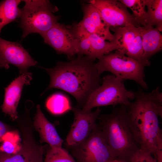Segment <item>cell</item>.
Returning a JSON list of instances; mask_svg holds the SVG:
<instances>
[{
	"mask_svg": "<svg viewBox=\"0 0 162 162\" xmlns=\"http://www.w3.org/2000/svg\"><path fill=\"white\" fill-rule=\"evenodd\" d=\"M2 68L8 69L9 68V65L6 63L0 57V68Z\"/></svg>",
	"mask_w": 162,
	"mask_h": 162,
	"instance_id": "cell-26",
	"label": "cell"
},
{
	"mask_svg": "<svg viewBox=\"0 0 162 162\" xmlns=\"http://www.w3.org/2000/svg\"><path fill=\"white\" fill-rule=\"evenodd\" d=\"M46 106L51 113L55 115L62 114L72 109L68 99L59 93L50 96L46 101Z\"/></svg>",
	"mask_w": 162,
	"mask_h": 162,
	"instance_id": "cell-20",
	"label": "cell"
},
{
	"mask_svg": "<svg viewBox=\"0 0 162 162\" xmlns=\"http://www.w3.org/2000/svg\"><path fill=\"white\" fill-rule=\"evenodd\" d=\"M34 123L42 142L47 143L51 148H62L63 140L58 134L54 126L45 117L38 104L37 105Z\"/></svg>",
	"mask_w": 162,
	"mask_h": 162,
	"instance_id": "cell-15",
	"label": "cell"
},
{
	"mask_svg": "<svg viewBox=\"0 0 162 162\" xmlns=\"http://www.w3.org/2000/svg\"><path fill=\"white\" fill-rule=\"evenodd\" d=\"M135 97V92L128 90L123 82L112 74L107 75L103 77L101 85L92 93L81 108L88 111L102 106H127Z\"/></svg>",
	"mask_w": 162,
	"mask_h": 162,
	"instance_id": "cell-6",
	"label": "cell"
},
{
	"mask_svg": "<svg viewBox=\"0 0 162 162\" xmlns=\"http://www.w3.org/2000/svg\"><path fill=\"white\" fill-rule=\"evenodd\" d=\"M20 138L18 133L15 131L7 132L0 137L2 144L0 150L9 154H16L21 150Z\"/></svg>",
	"mask_w": 162,
	"mask_h": 162,
	"instance_id": "cell-21",
	"label": "cell"
},
{
	"mask_svg": "<svg viewBox=\"0 0 162 162\" xmlns=\"http://www.w3.org/2000/svg\"><path fill=\"white\" fill-rule=\"evenodd\" d=\"M65 146L70 151L76 162H110L116 159L98 124L82 143Z\"/></svg>",
	"mask_w": 162,
	"mask_h": 162,
	"instance_id": "cell-7",
	"label": "cell"
},
{
	"mask_svg": "<svg viewBox=\"0 0 162 162\" xmlns=\"http://www.w3.org/2000/svg\"><path fill=\"white\" fill-rule=\"evenodd\" d=\"M7 132V128L5 125L0 121V137Z\"/></svg>",
	"mask_w": 162,
	"mask_h": 162,
	"instance_id": "cell-25",
	"label": "cell"
},
{
	"mask_svg": "<svg viewBox=\"0 0 162 162\" xmlns=\"http://www.w3.org/2000/svg\"><path fill=\"white\" fill-rule=\"evenodd\" d=\"M95 60L89 56L77 57L68 62H58L54 67L44 68L50 77V84L41 94L54 88L64 91L76 99L82 108L92 93L101 84Z\"/></svg>",
	"mask_w": 162,
	"mask_h": 162,
	"instance_id": "cell-2",
	"label": "cell"
},
{
	"mask_svg": "<svg viewBox=\"0 0 162 162\" xmlns=\"http://www.w3.org/2000/svg\"><path fill=\"white\" fill-rule=\"evenodd\" d=\"M140 26L130 25L123 27H112L114 33L110 42L114 50H117L140 62L145 66L150 64L143 57Z\"/></svg>",
	"mask_w": 162,
	"mask_h": 162,
	"instance_id": "cell-8",
	"label": "cell"
},
{
	"mask_svg": "<svg viewBox=\"0 0 162 162\" xmlns=\"http://www.w3.org/2000/svg\"><path fill=\"white\" fill-rule=\"evenodd\" d=\"M130 162H158L147 150L140 148L131 157Z\"/></svg>",
	"mask_w": 162,
	"mask_h": 162,
	"instance_id": "cell-24",
	"label": "cell"
},
{
	"mask_svg": "<svg viewBox=\"0 0 162 162\" xmlns=\"http://www.w3.org/2000/svg\"><path fill=\"white\" fill-rule=\"evenodd\" d=\"M143 57L147 61L162 49V35L158 28L153 26L140 27Z\"/></svg>",
	"mask_w": 162,
	"mask_h": 162,
	"instance_id": "cell-16",
	"label": "cell"
},
{
	"mask_svg": "<svg viewBox=\"0 0 162 162\" xmlns=\"http://www.w3.org/2000/svg\"><path fill=\"white\" fill-rule=\"evenodd\" d=\"M43 162H76L65 149L50 148Z\"/></svg>",
	"mask_w": 162,
	"mask_h": 162,
	"instance_id": "cell-23",
	"label": "cell"
},
{
	"mask_svg": "<svg viewBox=\"0 0 162 162\" xmlns=\"http://www.w3.org/2000/svg\"><path fill=\"white\" fill-rule=\"evenodd\" d=\"M98 119V124L116 159L130 162L140 147L128 125L126 106L120 105L109 114L100 115Z\"/></svg>",
	"mask_w": 162,
	"mask_h": 162,
	"instance_id": "cell-3",
	"label": "cell"
},
{
	"mask_svg": "<svg viewBox=\"0 0 162 162\" xmlns=\"http://www.w3.org/2000/svg\"><path fill=\"white\" fill-rule=\"evenodd\" d=\"M160 89L158 87L146 93L139 88L135 92L134 101L126 106L128 124L136 142L154 157L158 142L162 138L158 119L162 115Z\"/></svg>",
	"mask_w": 162,
	"mask_h": 162,
	"instance_id": "cell-1",
	"label": "cell"
},
{
	"mask_svg": "<svg viewBox=\"0 0 162 162\" xmlns=\"http://www.w3.org/2000/svg\"><path fill=\"white\" fill-rule=\"evenodd\" d=\"M32 79L30 72L20 74L4 88V98L1 108L2 112L9 115L13 120L18 117L17 108L23 87L25 85H30Z\"/></svg>",
	"mask_w": 162,
	"mask_h": 162,
	"instance_id": "cell-13",
	"label": "cell"
},
{
	"mask_svg": "<svg viewBox=\"0 0 162 162\" xmlns=\"http://www.w3.org/2000/svg\"><path fill=\"white\" fill-rule=\"evenodd\" d=\"M132 10V16L141 26H147V11L145 9V0H119Z\"/></svg>",
	"mask_w": 162,
	"mask_h": 162,
	"instance_id": "cell-22",
	"label": "cell"
},
{
	"mask_svg": "<svg viewBox=\"0 0 162 162\" xmlns=\"http://www.w3.org/2000/svg\"><path fill=\"white\" fill-rule=\"evenodd\" d=\"M98 59L96 65L100 75L104 72H110L122 82L132 80L144 89L148 88L144 80L145 66L137 61L117 50L103 55Z\"/></svg>",
	"mask_w": 162,
	"mask_h": 162,
	"instance_id": "cell-5",
	"label": "cell"
},
{
	"mask_svg": "<svg viewBox=\"0 0 162 162\" xmlns=\"http://www.w3.org/2000/svg\"><path fill=\"white\" fill-rule=\"evenodd\" d=\"M110 162H125L123 161H122L121 160H118L117 159H115L113 160Z\"/></svg>",
	"mask_w": 162,
	"mask_h": 162,
	"instance_id": "cell-27",
	"label": "cell"
},
{
	"mask_svg": "<svg viewBox=\"0 0 162 162\" xmlns=\"http://www.w3.org/2000/svg\"><path fill=\"white\" fill-rule=\"evenodd\" d=\"M35 162H43V159L40 158L37 160Z\"/></svg>",
	"mask_w": 162,
	"mask_h": 162,
	"instance_id": "cell-28",
	"label": "cell"
},
{
	"mask_svg": "<svg viewBox=\"0 0 162 162\" xmlns=\"http://www.w3.org/2000/svg\"><path fill=\"white\" fill-rule=\"evenodd\" d=\"M41 36L58 54H65L71 59L77 54L78 39L63 24L57 23Z\"/></svg>",
	"mask_w": 162,
	"mask_h": 162,
	"instance_id": "cell-11",
	"label": "cell"
},
{
	"mask_svg": "<svg viewBox=\"0 0 162 162\" xmlns=\"http://www.w3.org/2000/svg\"><path fill=\"white\" fill-rule=\"evenodd\" d=\"M71 110L74 119L66 139L65 146L77 145L85 141L96 127V121L101 111L99 107L93 111H85L76 106Z\"/></svg>",
	"mask_w": 162,
	"mask_h": 162,
	"instance_id": "cell-10",
	"label": "cell"
},
{
	"mask_svg": "<svg viewBox=\"0 0 162 162\" xmlns=\"http://www.w3.org/2000/svg\"><path fill=\"white\" fill-rule=\"evenodd\" d=\"M88 3L97 10L104 23L110 28L130 25L141 26L119 0H91Z\"/></svg>",
	"mask_w": 162,
	"mask_h": 162,
	"instance_id": "cell-9",
	"label": "cell"
},
{
	"mask_svg": "<svg viewBox=\"0 0 162 162\" xmlns=\"http://www.w3.org/2000/svg\"><path fill=\"white\" fill-rule=\"evenodd\" d=\"M83 16L77 26L90 34H96L104 40L111 42L113 34L110 28L103 21L97 10L91 4H84L82 6Z\"/></svg>",
	"mask_w": 162,
	"mask_h": 162,
	"instance_id": "cell-14",
	"label": "cell"
},
{
	"mask_svg": "<svg viewBox=\"0 0 162 162\" xmlns=\"http://www.w3.org/2000/svg\"><path fill=\"white\" fill-rule=\"evenodd\" d=\"M147 11V26H155L162 31V0H145Z\"/></svg>",
	"mask_w": 162,
	"mask_h": 162,
	"instance_id": "cell-18",
	"label": "cell"
},
{
	"mask_svg": "<svg viewBox=\"0 0 162 162\" xmlns=\"http://www.w3.org/2000/svg\"><path fill=\"white\" fill-rule=\"evenodd\" d=\"M25 5L21 9L19 26L22 31V37L37 33L41 36L58 23L60 18L53 13L57 7L48 0H23Z\"/></svg>",
	"mask_w": 162,
	"mask_h": 162,
	"instance_id": "cell-4",
	"label": "cell"
},
{
	"mask_svg": "<svg viewBox=\"0 0 162 162\" xmlns=\"http://www.w3.org/2000/svg\"><path fill=\"white\" fill-rule=\"evenodd\" d=\"M22 1L5 0L0 2V33L7 24L19 20L21 9L18 5Z\"/></svg>",
	"mask_w": 162,
	"mask_h": 162,
	"instance_id": "cell-17",
	"label": "cell"
},
{
	"mask_svg": "<svg viewBox=\"0 0 162 162\" xmlns=\"http://www.w3.org/2000/svg\"><path fill=\"white\" fill-rule=\"evenodd\" d=\"M0 57L7 64L17 67L20 74L28 72L30 67L38 63L20 44L0 37Z\"/></svg>",
	"mask_w": 162,
	"mask_h": 162,
	"instance_id": "cell-12",
	"label": "cell"
},
{
	"mask_svg": "<svg viewBox=\"0 0 162 162\" xmlns=\"http://www.w3.org/2000/svg\"><path fill=\"white\" fill-rule=\"evenodd\" d=\"M91 44V50L89 57L95 60L103 55H106L114 50L111 42L105 40L95 34H89Z\"/></svg>",
	"mask_w": 162,
	"mask_h": 162,
	"instance_id": "cell-19",
	"label": "cell"
}]
</instances>
